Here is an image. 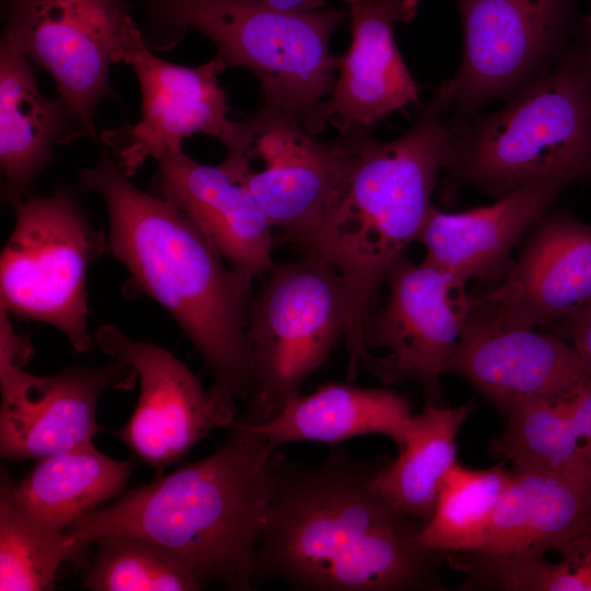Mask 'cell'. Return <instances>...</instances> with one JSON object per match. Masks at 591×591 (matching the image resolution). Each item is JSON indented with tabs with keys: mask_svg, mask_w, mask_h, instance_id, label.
Instances as JSON below:
<instances>
[{
	"mask_svg": "<svg viewBox=\"0 0 591 591\" xmlns=\"http://www.w3.org/2000/svg\"><path fill=\"white\" fill-rule=\"evenodd\" d=\"M13 480L1 472L0 590L44 591L55 588L60 566L79 561L80 553L65 531L50 529L27 514L13 496Z\"/></svg>",
	"mask_w": 591,
	"mask_h": 591,
	"instance_id": "cell-27",
	"label": "cell"
},
{
	"mask_svg": "<svg viewBox=\"0 0 591 591\" xmlns=\"http://www.w3.org/2000/svg\"><path fill=\"white\" fill-rule=\"evenodd\" d=\"M415 424L409 401L396 392L329 382L299 394L276 416L254 425L273 450L289 442L334 444L370 433L389 437L401 450Z\"/></svg>",
	"mask_w": 591,
	"mask_h": 591,
	"instance_id": "cell-23",
	"label": "cell"
},
{
	"mask_svg": "<svg viewBox=\"0 0 591 591\" xmlns=\"http://www.w3.org/2000/svg\"><path fill=\"white\" fill-rule=\"evenodd\" d=\"M151 32V49L167 50L188 31L208 37L225 66L251 71L258 79L265 105L301 123L335 85L339 56L329 50L346 8L279 10L257 0H136Z\"/></svg>",
	"mask_w": 591,
	"mask_h": 591,
	"instance_id": "cell-6",
	"label": "cell"
},
{
	"mask_svg": "<svg viewBox=\"0 0 591 591\" xmlns=\"http://www.w3.org/2000/svg\"><path fill=\"white\" fill-rule=\"evenodd\" d=\"M129 177L106 149L80 171L81 186L105 204L107 253L127 268L128 292L175 320L215 376L210 391L235 405L253 387L246 326L254 278L232 268L184 212Z\"/></svg>",
	"mask_w": 591,
	"mask_h": 591,
	"instance_id": "cell-2",
	"label": "cell"
},
{
	"mask_svg": "<svg viewBox=\"0 0 591 591\" xmlns=\"http://www.w3.org/2000/svg\"><path fill=\"white\" fill-rule=\"evenodd\" d=\"M433 95L414 125L390 142L357 129V159L335 205L300 242L327 260L347 286L351 320L348 372L363 356V326L393 264L417 242L432 208L438 175L454 157V126Z\"/></svg>",
	"mask_w": 591,
	"mask_h": 591,
	"instance_id": "cell-4",
	"label": "cell"
},
{
	"mask_svg": "<svg viewBox=\"0 0 591 591\" xmlns=\"http://www.w3.org/2000/svg\"><path fill=\"white\" fill-rule=\"evenodd\" d=\"M554 591H591V526L560 546Z\"/></svg>",
	"mask_w": 591,
	"mask_h": 591,
	"instance_id": "cell-30",
	"label": "cell"
},
{
	"mask_svg": "<svg viewBox=\"0 0 591 591\" xmlns=\"http://www.w3.org/2000/svg\"><path fill=\"white\" fill-rule=\"evenodd\" d=\"M136 376L132 368L118 361L73 367L50 376L23 369L1 376V457L43 459L93 441L100 430V396L107 389L129 387Z\"/></svg>",
	"mask_w": 591,
	"mask_h": 591,
	"instance_id": "cell-17",
	"label": "cell"
},
{
	"mask_svg": "<svg viewBox=\"0 0 591 591\" xmlns=\"http://www.w3.org/2000/svg\"><path fill=\"white\" fill-rule=\"evenodd\" d=\"M506 417V429L490 442L493 456L591 483V463L558 399H529Z\"/></svg>",
	"mask_w": 591,
	"mask_h": 591,
	"instance_id": "cell-28",
	"label": "cell"
},
{
	"mask_svg": "<svg viewBox=\"0 0 591 591\" xmlns=\"http://www.w3.org/2000/svg\"><path fill=\"white\" fill-rule=\"evenodd\" d=\"M242 181L274 228L298 245L338 199L357 159V129L320 141L301 120L265 105L245 120Z\"/></svg>",
	"mask_w": 591,
	"mask_h": 591,
	"instance_id": "cell-12",
	"label": "cell"
},
{
	"mask_svg": "<svg viewBox=\"0 0 591 591\" xmlns=\"http://www.w3.org/2000/svg\"><path fill=\"white\" fill-rule=\"evenodd\" d=\"M121 61L130 65L141 91V116L131 125L102 132L120 169L134 175L148 159L182 149L184 138L204 134L219 140L224 161H236L245 142L244 120L229 119L230 107L218 76L228 67L215 55L198 67L163 60L152 53L137 25L128 34Z\"/></svg>",
	"mask_w": 591,
	"mask_h": 591,
	"instance_id": "cell-13",
	"label": "cell"
},
{
	"mask_svg": "<svg viewBox=\"0 0 591 591\" xmlns=\"http://www.w3.org/2000/svg\"><path fill=\"white\" fill-rule=\"evenodd\" d=\"M566 187L540 182L460 212L433 207L417 239L426 250L424 259L465 283L501 280L513 264L515 245Z\"/></svg>",
	"mask_w": 591,
	"mask_h": 591,
	"instance_id": "cell-20",
	"label": "cell"
},
{
	"mask_svg": "<svg viewBox=\"0 0 591 591\" xmlns=\"http://www.w3.org/2000/svg\"><path fill=\"white\" fill-rule=\"evenodd\" d=\"M384 304L362 332L360 367L380 381L419 383L427 403L441 405L440 378L473 306L466 283L428 260L404 253L390 268Z\"/></svg>",
	"mask_w": 591,
	"mask_h": 591,
	"instance_id": "cell-11",
	"label": "cell"
},
{
	"mask_svg": "<svg viewBox=\"0 0 591 591\" xmlns=\"http://www.w3.org/2000/svg\"><path fill=\"white\" fill-rule=\"evenodd\" d=\"M463 32L455 74L436 95L466 119L553 69L578 35L579 0H455Z\"/></svg>",
	"mask_w": 591,
	"mask_h": 591,
	"instance_id": "cell-9",
	"label": "cell"
},
{
	"mask_svg": "<svg viewBox=\"0 0 591 591\" xmlns=\"http://www.w3.org/2000/svg\"><path fill=\"white\" fill-rule=\"evenodd\" d=\"M382 465L337 450L306 465L278 453L256 578L302 591L442 589L441 558L417 543L424 523L378 490Z\"/></svg>",
	"mask_w": 591,
	"mask_h": 591,
	"instance_id": "cell-1",
	"label": "cell"
},
{
	"mask_svg": "<svg viewBox=\"0 0 591 591\" xmlns=\"http://www.w3.org/2000/svg\"><path fill=\"white\" fill-rule=\"evenodd\" d=\"M551 329L575 347L591 373V305L556 323Z\"/></svg>",
	"mask_w": 591,
	"mask_h": 591,
	"instance_id": "cell-33",
	"label": "cell"
},
{
	"mask_svg": "<svg viewBox=\"0 0 591 591\" xmlns=\"http://www.w3.org/2000/svg\"><path fill=\"white\" fill-rule=\"evenodd\" d=\"M95 341L103 352L132 368L140 380L135 410L113 434L159 474L211 430L236 419V407L205 391L195 374L164 348L134 340L109 324L97 328Z\"/></svg>",
	"mask_w": 591,
	"mask_h": 591,
	"instance_id": "cell-14",
	"label": "cell"
},
{
	"mask_svg": "<svg viewBox=\"0 0 591 591\" xmlns=\"http://www.w3.org/2000/svg\"><path fill=\"white\" fill-rule=\"evenodd\" d=\"M1 46L53 78L84 137L97 142L99 104L116 97L109 66L136 26L127 0H1Z\"/></svg>",
	"mask_w": 591,
	"mask_h": 591,
	"instance_id": "cell-10",
	"label": "cell"
},
{
	"mask_svg": "<svg viewBox=\"0 0 591 591\" xmlns=\"http://www.w3.org/2000/svg\"><path fill=\"white\" fill-rule=\"evenodd\" d=\"M276 451L241 416L213 453L159 474L65 532L80 553L106 535L143 537L183 558L202 586L250 590L275 491Z\"/></svg>",
	"mask_w": 591,
	"mask_h": 591,
	"instance_id": "cell-3",
	"label": "cell"
},
{
	"mask_svg": "<svg viewBox=\"0 0 591 591\" xmlns=\"http://www.w3.org/2000/svg\"><path fill=\"white\" fill-rule=\"evenodd\" d=\"M157 162L155 195L184 212L232 268L253 278L270 270L274 227L243 183L220 164L199 163L182 149Z\"/></svg>",
	"mask_w": 591,
	"mask_h": 591,
	"instance_id": "cell-19",
	"label": "cell"
},
{
	"mask_svg": "<svg viewBox=\"0 0 591 591\" xmlns=\"http://www.w3.org/2000/svg\"><path fill=\"white\" fill-rule=\"evenodd\" d=\"M350 16L351 43L339 56V76L326 100L302 119L317 136L331 124L340 136L355 127L372 128L419 100L394 37L395 23L409 24L420 0H344Z\"/></svg>",
	"mask_w": 591,
	"mask_h": 591,
	"instance_id": "cell-16",
	"label": "cell"
},
{
	"mask_svg": "<svg viewBox=\"0 0 591 591\" xmlns=\"http://www.w3.org/2000/svg\"><path fill=\"white\" fill-rule=\"evenodd\" d=\"M83 131L67 103L48 99L38 88L34 62L0 45V166L2 196L10 205L53 160L55 144Z\"/></svg>",
	"mask_w": 591,
	"mask_h": 591,
	"instance_id": "cell-22",
	"label": "cell"
},
{
	"mask_svg": "<svg viewBox=\"0 0 591 591\" xmlns=\"http://www.w3.org/2000/svg\"><path fill=\"white\" fill-rule=\"evenodd\" d=\"M94 561L83 586L92 591H192L204 586L177 554L134 535H106L95 542Z\"/></svg>",
	"mask_w": 591,
	"mask_h": 591,
	"instance_id": "cell-29",
	"label": "cell"
},
{
	"mask_svg": "<svg viewBox=\"0 0 591 591\" xmlns=\"http://www.w3.org/2000/svg\"><path fill=\"white\" fill-rule=\"evenodd\" d=\"M32 355L30 340L14 331L9 314L0 309V376L23 369Z\"/></svg>",
	"mask_w": 591,
	"mask_h": 591,
	"instance_id": "cell-32",
	"label": "cell"
},
{
	"mask_svg": "<svg viewBox=\"0 0 591 591\" xmlns=\"http://www.w3.org/2000/svg\"><path fill=\"white\" fill-rule=\"evenodd\" d=\"M252 300L246 336L253 387L246 420L260 424L300 394L350 328V298L340 274L323 257L305 253L274 264Z\"/></svg>",
	"mask_w": 591,
	"mask_h": 591,
	"instance_id": "cell-7",
	"label": "cell"
},
{
	"mask_svg": "<svg viewBox=\"0 0 591 591\" xmlns=\"http://www.w3.org/2000/svg\"><path fill=\"white\" fill-rule=\"evenodd\" d=\"M135 466L101 453L93 441L43 457L18 484L13 496L39 523L66 531L125 488Z\"/></svg>",
	"mask_w": 591,
	"mask_h": 591,
	"instance_id": "cell-24",
	"label": "cell"
},
{
	"mask_svg": "<svg viewBox=\"0 0 591 591\" xmlns=\"http://www.w3.org/2000/svg\"><path fill=\"white\" fill-rule=\"evenodd\" d=\"M452 123L454 157L439 186L444 202L467 186L498 199L533 183L591 182L589 34L499 109Z\"/></svg>",
	"mask_w": 591,
	"mask_h": 591,
	"instance_id": "cell-5",
	"label": "cell"
},
{
	"mask_svg": "<svg viewBox=\"0 0 591 591\" xmlns=\"http://www.w3.org/2000/svg\"><path fill=\"white\" fill-rule=\"evenodd\" d=\"M445 373L466 380L505 416L522 402L558 399L591 380L570 343L515 324L476 296Z\"/></svg>",
	"mask_w": 591,
	"mask_h": 591,
	"instance_id": "cell-15",
	"label": "cell"
},
{
	"mask_svg": "<svg viewBox=\"0 0 591 591\" xmlns=\"http://www.w3.org/2000/svg\"><path fill=\"white\" fill-rule=\"evenodd\" d=\"M486 537L473 554L541 557L591 526V483L540 467L513 465Z\"/></svg>",
	"mask_w": 591,
	"mask_h": 591,
	"instance_id": "cell-21",
	"label": "cell"
},
{
	"mask_svg": "<svg viewBox=\"0 0 591 591\" xmlns=\"http://www.w3.org/2000/svg\"><path fill=\"white\" fill-rule=\"evenodd\" d=\"M266 5L285 11H311L325 8V0H257Z\"/></svg>",
	"mask_w": 591,
	"mask_h": 591,
	"instance_id": "cell-34",
	"label": "cell"
},
{
	"mask_svg": "<svg viewBox=\"0 0 591 591\" xmlns=\"http://www.w3.org/2000/svg\"><path fill=\"white\" fill-rule=\"evenodd\" d=\"M571 429L591 463V380L558 398Z\"/></svg>",
	"mask_w": 591,
	"mask_h": 591,
	"instance_id": "cell-31",
	"label": "cell"
},
{
	"mask_svg": "<svg viewBox=\"0 0 591 591\" xmlns=\"http://www.w3.org/2000/svg\"><path fill=\"white\" fill-rule=\"evenodd\" d=\"M509 321L551 328L591 305V225L568 212L542 216L507 275L476 296Z\"/></svg>",
	"mask_w": 591,
	"mask_h": 591,
	"instance_id": "cell-18",
	"label": "cell"
},
{
	"mask_svg": "<svg viewBox=\"0 0 591 591\" xmlns=\"http://www.w3.org/2000/svg\"><path fill=\"white\" fill-rule=\"evenodd\" d=\"M475 408L474 399L456 407L426 403L397 457L382 465L374 484L398 511L426 523L432 517L441 482L457 463L456 437Z\"/></svg>",
	"mask_w": 591,
	"mask_h": 591,
	"instance_id": "cell-25",
	"label": "cell"
},
{
	"mask_svg": "<svg viewBox=\"0 0 591 591\" xmlns=\"http://www.w3.org/2000/svg\"><path fill=\"white\" fill-rule=\"evenodd\" d=\"M589 36L591 38V15H590V19H589Z\"/></svg>",
	"mask_w": 591,
	"mask_h": 591,
	"instance_id": "cell-35",
	"label": "cell"
},
{
	"mask_svg": "<svg viewBox=\"0 0 591 591\" xmlns=\"http://www.w3.org/2000/svg\"><path fill=\"white\" fill-rule=\"evenodd\" d=\"M10 206L14 228L1 252L0 309L49 324L76 351L89 350L93 339L85 276L89 264L107 252V236L65 186L50 196L28 195Z\"/></svg>",
	"mask_w": 591,
	"mask_h": 591,
	"instance_id": "cell-8",
	"label": "cell"
},
{
	"mask_svg": "<svg viewBox=\"0 0 591 591\" xmlns=\"http://www.w3.org/2000/svg\"><path fill=\"white\" fill-rule=\"evenodd\" d=\"M511 473L501 464L472 470L456 463L444 475L434 512L417 543L441 559L480 548Z\"/></svg>",
	"mask_w": 591,
	"mask_h": 591,
	"instance_id": "cell-26",
	"label": "cell"
}]
</instances>
